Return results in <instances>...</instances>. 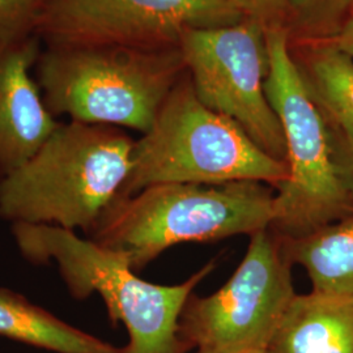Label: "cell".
Listing matches in <instances>:
<instances>
[{"instance_id": "cell-15", "label": "cell", "mask_w": 353, "mask_h": 353, "mask_svg": "<svg viewBox=\"0 0 353 353\" xmlns=\"http://www.w3.org/2000/svg\"><path fill=\"white\" fill-rule=\"evenodd\" d=\"M50 0H0V48L37 36L41 16Z\"/></svg>"}, {"instance_id": "cell-2", "label": "cell", "mask_w": 353, "mask_h": 353, "mask_svg": "<svg viewBox=\"0 0 353 353\" xmlns=\"http://www.w3.org/2000/svg\"><path fill=\"white\" fill-rule=\"evenodd\" d=\"M275 189L263 182L157 183L115 199L90 241L135 272L176 245L214 242L268 229Z\"/></svg>"}, {"instance_id": "cell-12", "label": "cell", "mask_w": 353, "mask_h": 353, "mask_svg": "<svg viewBox=\"0 0 353 353\" xmlns=\"http://www.w3.org/2000/svg\"><path fill=\"white\" fill-rule=\"evenodd\" d=\"M0 336L55 353H125L123 347L74 327L4 288H0Z\"/></svg>"}, {"instance_id": "cell-3", "label": "cell", "mask_w": 353, "mask_h": 353, "mask_svg": "<svg viewBox=\"0 0 353 353\" xmlns=\"http://www.w3.org/2000/svg\"><path fill=\"white\" fill-rule=\"evenodd\" d=\"M21 255L34 265L54 262L71 296L99 293L114 326L128 334L125 353H188L179 338V316L194 290L214 268L210 262L186 281L159 285L140 279L119 255L63 228L12 224Z\"/></svg>"}, {"instance_id": "cell-11", "label": "cell", "mask_w": 353, "mask_h": 353, "mask_svg": "<svg viewBox=\"0 0 353 353\" xmlns=\"http://www.w3.org/2000/svg\"><path fill=\"white\" fill-rule=\"evenodd\" d=\"M267 353H353V296L296 294Z\"/></svg>"}, {"instance_id": "cell-10", "label": "cell", "mask_w": 353, "mask_h": 353, "mask_svg": "<svg viewBox=\"0 0 353 353\" xmlns=\"http://www.w3.org/2000/svg\"><path fill=\"white\" fill-rule=\"evenodd\" d=\"M42 48L37 36L0 48V179L26 164L61 123L34 76Z\"/></svg>"}, {"instance_id": "cell-1", "label": "cell", "mask_w": 353, "mask_h": 353, "mask_svg": "<svg viewBox=\"0 0 353 353\" xmlns=\"http://www.w3.org/2000/svg\"><path fill=\"white\" fill-rule=\"evenodd\" d=\"M135 140L119 127L70 121L0 179V217L92 234L126 182Z\"/></svg>"}, {"instance_id": "cell-17", "label": "cell", "mask_w": 353, "mask_h": 353, "mask_svg": "<svg viewBox=\"0 0 353 353\" xmlns=\"http://www.w3.org/2000/svg\"><path fill=\"white\" fill-rule=\"evenodd\" d=\"M246 19L259 23L265 29L284 26L290 14V0H229Z\"/></svg>"}, {"instance_id": "cell-7", "label": "cell", "mask_w": 353, "mask_h": 353, "mask_svg": "<svg viewBox=\"0 0 353 353\" xmlns=\"http://www.w3.org/2000/svg\"><path fill=\"white\" fill-rule=\"evenodd\" d=\"M292 262L271 229L250 236L246 254L227 283L210 296L191 294L179 316V338L189 351H267L297 294Z\"/></svg>"}, {"instance_id": "cell-21", "label": "cell", "mask_w": 353, "mask_h": 353, "mask_svg": "<svg viewBox=\"0 0 353 353\" xmlns=\"http://www.w3.org/2000/svg\"><path fill=\"white\" fill-rule=\"evenodd\" d=\"M196 353H211V352H207V351H196Z\"/></svg>"}, {"instance_id": "cell-8", "label": "cell", "mask_w": 353, "mask_h": 353, "mask_svg": "<svg viewBox=\"0 0 353 353\" xmlns=\"http://www.w3.org/2000/svg\"><path fill=\"white\" fill-rule=\"evenodd\" d=\"M179 50L201 102L236 122L270 156L285 161L283 128L265 96V26L245 17L232 26L192 29L181 39Z\"/></svg>"}, {"instance_id": "cell-5", "label": "cell", "mask_w": 353, "mask_h": 353, "mask_svg": "<svg viewBox=\"0 0 353 353\" xmlns=\"http://www.w3.org/2000/svg\"><path fill=\"white\" fill-rule=\"evenodd\" d=\"M285 161L263 151L236 122L207 108L192 84L176 83L151 128L135 140L132 165L118 198L157 183L223 185L287 181Z\"/></svg>"}, {"instance_id": "cell-16", "label": "cell", "mask_w": 353, "mask_h": 353, "mask_svg": "<svg viewBox=\"0 0 353 353\" xmlns=\"http://www.w3.org/2000/svg\"><path fill=\"white\" fill-rule=\"evenodd\" d=\"M352 7L353 0H290V13L297 26L314 33L331 30V37Z\"/></svg>"}, {"instance_id": "cell-9", "label": "cell", "mask_w": 353, "mask_h": 353, "mask_svg": "<svg viewBox=\"0 0 353 353\" xmlns=\"http://www.w3.org/2000/svg\"><path fill=\"white\" fill-rule=\"evenodd\" d=\"M242 19L229 0H50L37 37L43 45L170 49L192 29Z\"/></svg>"}, {"instance_id": "cell-14", "label": "cell", "mask_w": 353, "mask_h": 353, "mask_svg": "<svg viewBox=\"0 0 353 353\" xmlns=\"http://www.w3.org/2000/svg\"><path fill=\"white\" fill-rule=\"evenodd\" d=\"M305 76L328 126L353 140V58L328 41L307 59Z\"/></svg>"}, {"instance_id": "cell-22", "label": "cell", "mask_w": 353, "mask_h": 353, "mask_svg": "<svg viewBox=\"0 0 353 353\" xmlns=\"http://www.w3.org/2000/svg\"><path fill=\"white\" fill-rule=\"evenodd\" d=\"M352 8H353V7H352Z\"/></svg>"}, {"instance_id": "cell-20", "label": "cell", "mask_w": 353, "mask_h": 353, "mask_svg": "<svg viewBox=\"0 0 353 353\" xmlns=\"http://www.w3.org/2000/svg\"><path fill=\"white\" fill-rule=\"evenodd\" d=\"M252 353H267V351H256V352H252Z\"/></svg>"}, {"instance_id": "cell-19", "label": "cell", "mask_w": 353, "mask_h": 353, "mask_svg": "<svg viewBox=\"0 0 353 353\" xmlns=\"http://www.w3.org/2000/svg\"><path fill=\"white\" fill-rule=\"evenodd\" d=\"M330 41L353 58V8Z\"/></svg>"}, {"instance_id": "cell-4", "label": "cell", "mask_w": 353, "mask_h": 353, "mask_svg": "<svg viewBox=\"0 0 353 353\" xmlns=\"http://www.w3.org/2000/svg\"><path fill=\"white\" fill-rule=\"evenodd\" d=\"M183 64L174 48L43 45L34 76L55 118L67 115L143 135L176 87Z\"/></svg>"}, {"instance_id": "cell-6", "label": "cell", "mask_w": 353, "mask_h": 353, "mask_svg": "<svg viewBox=\"0 0 353 353\" xmlns=\"http://www.w3.org/2000/svg\"><path fill=\"white\" fill-rule=\"evenodd\" d=\"M267 100L283 128L290 176L275 190L270 229L296 240L353 211V199L334 159L331 130L290 49L288 29H265Z\"/></svg>"}, {"instance_id": "cell-13", "label": "cell", "mask_w": 353, "mask_h": 353, "mask_svg": "<svg viewBox=\"0 0 353 353\" xmlns=\"http://www.w3.org/2000/svg\"><path fill=\"white\" fill-rule=\"evenodd\" d=\"M292 265H301L319 293L353 296V211L296 240H283Z\"/></svg>"}, {"instance_id": "cell-18", "label": "cell", "mask_w": 353, "mask_h": 353, "mask_svg": "<svg viewBox=\"0 0 353 353\" xmlns=\"http://www.w3.org/2000/svg\"><path fill=\"white\" fill-rule=\"evenodd\" d=\"M330 130L335 164L343 183L350 191L353 199V140L345 138L332 127H330Z\"/></svg>"}]
</instances>
